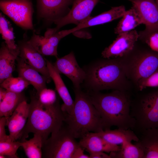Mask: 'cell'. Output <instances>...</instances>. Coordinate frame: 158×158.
<instances>
[{
  "instance_id": "cell-1",
  "label": "cell",
  "mask_w": 158,
  "mask_h": 158,
  "mask_svg": "<svg viewBox=\"0 0 158 158\" xmlns=\"http://www.w3.org/2000/svg\"><path fill=\"white\" fill-rule=\"evenodd\" d=\"M86 92L100 114L105 130L113 126L118 129L133 130L135 122L130 114L131 100L127 92L115 90L103 93L86 90Z\"/></svg>"
},
{
  "instance_id": "cell-2",
  "label": "cell",
  "mask_w": 158,
  "mask_h": 158,
  "mask_svg": "<svg viewBox=\"0 0 158 158\" xmlns=\"http://www.w3.org/2000/svg\"><path fill=\"white\" fill-rule=\"evenodd\" d=\"M83 68L86 76L83 83L86 90L127 92L130 88L131 82L118 58L96 61Z\"/></svg>"
},
{
  "instance_id": "cell-3",
  "label": "cell",
  "mask_w": 158,
  "mask_h": 158,
  "mask_svg": "<svg viewBox=\"0 0 158 158\" xmlns=\"http://www.w3.org/2000/svg\"><path fill=\"white\" fill-rule=\"evenodd\" d=\"M28 116L18 141L22 142L32 133L41 135L43 143L50 133L56 131L64 122L65 116L59 100L54 104L46 105L41 103L35 94L32 95Z\"/></svg>"
},
{
  "instance_id": "cell-4",
  "label": "cell",
  "mask_w": 158,
  "mask_h": 158,
  "mask_svg": "<svg viewBox=\"0 0 158 158\" xmlns=\"http://www.w3.org/2000/svg\"><path fill=\"white\" fill-rule=\"evenodd\" d=\"M75 99L70 114L64 112V122L76 138L80 139L90 132L105 130L102 120L86 92L81 87L74 88Z\"/></svg>"
},
{
  "instance_id": "cell-5",
  "label": "cell",
  "mask_w": 158,
  "mask_h": 158,
  "mask_svg": "<svg viewBox=\"0 0 158 158\" xmlns=\"http://www.w3.org/2000/svg\"><path fill=\"white\" fill-rule=\"evenodd\" d=\"M135 47L126 55L118 58L128 79L136 85L158 71V52L150 49L135 50Z\"/></svg>"
},
{
  "instance_id": "cell-6",
  "label": "cell",
  "mask_w": 158,
  "mask_h": 158,
  "mask_svg": "<svg viewBox=\"0 0 158 158\" xmlns=\"http://www.w3.org/2000/svg\"><path fill=\"white\" fill-rule=\"evenodd\" d=\"M130 114L135 122L133 130L137 133L158 128V87L140 93L131 100Z\"/></svg>"
},
{
  "instance_id": "cell-7",
  "label": "cell",
  "mask_w": 158,
  "mask_h": 158,
  "mask_svg": "<svg viewBox=\"0 0 158 158\" xmlns=\"http://www.w3.org/2000/svg\"><path fill=\"white\" fill-rule=\"evenodd\" d=\"M75 139L64 122L43 143L42 158H72L80 146Z\"/></svg>"
},
{
  "instance_id": "cell-8",
  "label": "cell",
  "mask_w": 158,
  "mask_h": 158,
  "mask_svg": "<svg viewBox=\"0 0 158 158\" xmlns=\"http://www.w3.org/2000/svg\"><path fill=\"white\" fill-rule=\"evenodd\" d=\"M0 8L4 14L23 29L34 30V10L31 0H0Z\"/></svg>"
},
{
  "instance_id": "cell-9",
  "label": "cell",
  "mask_w": 158,
  "mask_h": 158,
  "mask_svg": "<svg viewBox=\"0 0 158 158\" xmlns=\"http://www.w3.org/2000/svg\"><path fill=\"white\" fill-rule=\"evenodd\" d=\"M131 2L139 13L145 25L139 39L145 42L152 34L158 32V7L155 0H127Z\"/></svg>"
},
{
  "instance_id": "cell-10",
  "label": "cell",
  "mask_w": 158,
  "mask_h": 158,
  "mask_svg": "<svg viewBox=\"0 0 158 158\" xmlns=\"http://www.w3.org/2000/svg\"><path fill=\"white\" fill-rule=\"evenodd\" d=\"M99 0H73L72 8L63 18L54 23L56 27L49 28L48 30L51 34L59 31L63 26L69 24L77 25L90 17L93 9Z\"/></svg>"
},
{
  "instance_id": "cell-11",
  "label": "cell",
  "mask_w": 158,
  "mask_h": 158,
  "mask_svg": "<svg viewBox=\"0 0 158 158\" xmlns=\"http://www.w3.org/2000/svg\"><path fill=\"white\" fill-rule=\"evenodd\" d=\"M73 0H37V16L39 20L50 24L69 12Z\"/></svg>"
},
{
  "instance_id": "cell-12",
  "label": "cell",
  "mask_w": 158,
  "mask_h": 158,
  "mask_svg": "<svg viewBox=\"0 0 158 158\" xmlns=\"http://www.w3.org/2000/svg\"><path fill=\"white\" fill-rule=\"evenodd\" d=\"M27 34L18 42L20 53L19 56L28 65L38 71L46 78L48 83L52 80L47 66L46 59L28 42Z\"/></svg>"
},
{
  "instance_id": "cell-13",
  "label": "cell",
  "mask_w": 158,
  "mask_h": 158,
  "mask_svg": "<svg viewBox=\"0 0 158 158\" xmlns=\"http://www.w3.org/2000/svg\"><path fill=\"white\" fill-rule=\"evenodd\" d=\"M139 37L135 30L118 35L112 43L102 51V57L109 59L125 56L134 49Z\"/></svg>"
},
{
  "instance_id": "cell-14",
  "label": "cell",
  "mask_w": 158,
  "mask_h": 158,
  "mask_svg": "<svg viewBox=\"0 0 158 158\" xmlns=\"http://www.w3.org/2000/svg\"><path fill=\"white\" fill-rule=\"evenodd\" d=\"M53 64L60 73L64 74L71 81L74 88L81 87L86 78V72L78 65L73 51L63 57L56 58Z\"/></svg>"
},
{
  "instance_id": "cell-15",
  "label": "cell",
  "mask_w": 158,
  "mask_h": 158,
  "mask_svg": "<svg viewBox=\"0 0 158 158\" xmlns=\"http://www.w3.org/2000/svg\"><path fill=\"white\" fill-rule=\"evenodd\" d=\"M30 104L27 100L19 104L12 115L7 117L6 125L8 128L11 140H18L26 123L29 114Z\"/></svg>"
},
{
  "instance_id": "cell-16",
  "label": "cell",
  "mask_w": 158,
  "mask_h": 158,
  "mask_svg": "<svg viewBox=\"0 0 158 158\" xmlns=\"http://www.w3.org/2000/svg\"><path fill=\"white\" fill-rule=\"evenodd\" d=\"M62 38L61 35L58 32L49 37H46L36 34L34 30L28 42L43 56H54L57 58L58 46Z\"/></svg>"
},
{
  "instance_id": "cell-17",
  "label": "cell",
  "mask_w": 158,
  "mask_h": 158,
  "mask_svg": "<svg viewBox=\"0 0 158 158\" xmlns=\"http://www.w3.org/2000/svg\"><path fill=\"white\" fill-rule=\"evenodd\" d=\"M124 6L112 7L109 10L95 17H89L75 27L66 30L68 35L83 28L103 24L121 18L126 11Z\"/></svg>"
},
{
  "instance_id": "cell-18",
  "label": "cell",
  "mask_w": 158,
  "mask_h": 158,
  "mask_svg": "<svg viewBox=\"0 0 158 158\" xmlns=\"http://www.w3.org/2000/svg\"><path fill=\"white\" fill-rule=\"evenodd\" d=\"M20 53L19 48H9L4 42H2L0 49V83L6 78L13 76L15 69V61Z\"/></svg>"
},
{
  "instance_id": "cell-19",
  "label": "cell",
  "mask_w": 158,
  "mask_h": 158,
  "mask_svg": "<svg viewBox=\"0 0 158 158\" xmlns=\"http://www.w3.org/2000/svg\"><path fill=\"white\" fill-rule=\"evenodd\" d=\"M17 71L18 76L28 81L37 91L38 95L43 89L47 88V80L45 77L38 71L28 65L19 56L16 60Z\"/></svg>"
},
{
  "instance_id": "cell-20",
  "label": "cell",
  "mask_w": 158,
  "mask_h": 158,
  "mask_svg": "<svg viewBox=\"0 0 158 158\" xmlns=\"http://www.w3.org/2000/svg\"><path fill=\"white\" fill-rule=\"evenodd\" d=\"M46 60L50 76L54 83L56 90L63 102L61 105V110L64 112L70 114L73 109L74 101L72 99L60 73L51 62L47 59Z\"/></svg>"
},
{
  "instance_id": "cell-21",
  "label": "cell",
  "mask_w": 158,
  "mask_h": 158,
  "mask_svg": "<svg viewBox=\"0 0 158 158\" xmlns=\"http://www.w3.org/2000/svg\"><path fill=\"white\" fill-rule=\"evenodd\" d=\"M140 133L134 144L143 151V158H158V128L147 129Z\"/></svg>"
},
{
  "instance_id": "cell-22",
  "label": "cell",
  "mask_w": 158,
  "mask_h": 158,
  "mask_svg": "<svg viewBox=\"0 0 158 158\" xmlns=\"http://www.w3.org/2000/svg\"><path fill=\"white\" fill-rule=\"evenodd\" d=\"M80 145L89 153L101 152H111L119 150L121 146L107 141L95 133L90 132L80 139Z\"/></svg>"
},
{
  "instance_id": "cell-23",
  "label": "cell",
  "mask_w": 158,
  "mask_h": 158,
  "mask_svg": "<svg viewBox=\"0 0 158 158\" xmlns=\"http://www.w3.org/2000/svg\"><path fill=\"white\" fill-rule=\"evenodd\" d=\"M95 133L109 143L117 145H121L125 140L136 142L139 139L138 136L131 129H108Z\"/></svg>"
},
{
  "instance_id": "cell-24",
  "label": "cell",
  "mask_w": 158,
  "mask_h": 158,
  "mask_svg": "<svg viewBox=\"0 0 158 158\" xmlns=\"http://www.w3.org/2000/svg\"><path fill=\"white\" fill-rule=\"evenodd\" d=\"M121 18L114 30L115 33L118 35L133 30L137 26L143 24L139 13L133 6L126 11Z\"/></svg>"
},
{
  "instance_id": "cell-25",
  "label": "cell",
  "mask_w": 158,
  "mask_h": 158,
  "mask_svg": "<svg viewBox=\"0 0 158 158\" xmlns=\"http://www.w3.org/2000/svg\"><path fill=\"white\" fill-rule=\"evenodd\" d=\"M27 100L24 93H16L6 90L4 98L0 101V116H11L20 104Z\"/></svg>"
},
{
  "instance_id": "cell-26",
  "label": "cell",
  "mask_w": 158,
  "mask_h": 158,
  "mask_svg": "<svg viewBox=\"0 0 158 158\" xmlns=\"http://www.w3.org/2000/svg\"><path fill=\"white\" fill-rule=\"evenodd\" d=\"M43 140L41 135L34 134L33 137L20 142L27 157L29 158H41Z\"/></svg>"
},
{
  "instance_id": "cell-27",
  "label": "cell",
  "mask_w": 158,
  "mask_h": 158,
  "mask_svg": "<svg viewBox=\"0 0 158 158\" xmlns=\"http://www.w3.org/2000/svg\"><path fill=\"white\" fill-rule=\"evenodd\" d=\"M110 153L111 158H143L144 156L143 152L140 147L127 140L121 145L120 150Z\"/></svg>"
},
{
  "instance_id": "cell-28",
  "label": "cell",
  "mask_w": 158,
  "mask_h": 158,
  "mask_svg": "<svg viewBox=\"0 0 158 158\" xmlns=\"http://www.w3.org/2000/svg\"><path fill=\"white\" fill-rule=\"evenodd\" d=\"M0 32L4 42L10 48L15 49L18 47L14 40L13 29L10 22L1 13H0Z\"/></svg>"
},
{
  "instance_id": "cell-29",
  "label": "cell",
  "mask_w": 158,
  "mask_h": 158,
  "mask_svg": "<svg viewBox=\"0 0 158 158\" xmlns=\"http://www.w3.org/2000/svg\"><path fill=\"white\" fill-rule=\"evenodd\" d=\"M30 83L22 77L18 76L8 77L0 83V87L11 92L16 93H20Z\"/></svg>"
},
{
  "instance_id": "cell-30",
  "label": "cell",
  "mask_w": 158,
  "mask_h": 158,
  "mask_svg": "<svg viewBox=\"0 0 158 158\" xmlns=\"http://www.w3.org/2000/svg\"><path fill=\"white\" fill-rule=\"evenodd\" d=\"M21 146L20 142L18 140L0 142V155L8 156L11 158H18L16 154Z\"/></svg>"
},
{
  "instance_id": "cell-31",
  "label": "cell",
  "mask_w": 158,
  "mask_h": 158,
  "mask_svg": "<svg viewBox=\"0 0 158 158\" xmlns=\"http://www.w3.org/2000/svg\"><path fill=\"white\" fill-rule=\"evenodd\" d=\"M36 95L39 101L45 105L52 104L57 100L55 91L47 88L43 89L38 95Z\"/></svg>"
},
{
  "instance_id": "cell-32",
  "label": "cell",
  "mask_w": 158,
  "mask_h": 158,
  "mask_svg": "<svg viewBox=\"0 0 158 158\" xmlns=\"http://www.w3.org/2000/svg\"><path fill=\"white\" fill-rule=\"evenodd\" d=\"M140 91L148 87H158V71L139 81L137 85Z\"/></svg>"
},
{
  "instance_id": "cell-33",
  "label": "cell",
  "mask_w": 158,
  "mask_h": 158,
  "mask_svg": "<svg viewBox=\"0 0 158 158\" xmlns=\"http://www.w3.org/2000/svg\"><path fill=\"white\" fill-rule=\"evenodd\" d=\"M145 43L151 50L158 52V32L151 35Z\"/></svg>"
},
{
  "instance_id": "cell-34",
  "label": "cell",
  "mask_w": 158,
  "mask_h": 158,
  "mask_svg": "<svg viewBox=\"0 0 158 158\" xmlns=\"http://www.w3.org/2000/svg\"><path fill=\"white\" fill-rule=\"evenodd\" d=\"M7 117H1L0 118V142L11 140L9 135H6L5 126Z\"/></svg>"
},
{
  "instance_id": "cell-35",
  "label": "cell",
  "mask_w": 158,
  "mask_h": 158,
  "mask_svg": "<svg viewBox=\"0 0 158 158\" xmlns=\"http://www.w3.org/2000/svg\"><path fill=\"white\" fill-rule=\"evenodd\" d=\"M84 149L80 145L73 155L72 158H90L89 156L84 154Z\"/></svg>"
},
{
  "instance_id": "cell-36",
  "label": "cell",
  "mask_w": 158,
  "mask_h": 158,
  "mask_svg": "<svg viewBox=\"0 0 158 158\" xmlns=\"http://www.w3.org/2000/svg\"><path fill=\"white\" fill-rule=\"evenodd\" d=\"M90 158H111L109 155L101 152H89Z\"/></svg>"
},
{
  "instance_id": "cell-37",
  "label": "cell",
  "mask_w": 158,
  "mask_h": 158,
  "mask_svg": "<svg viewBox=\"0 0 158 158\" xmlns=\"http://www.w3.org/2000/svg\"><path fill=\"white\" fill-rule=\"evenodd\" d=\"M156 3L158 7V0H155Z\"/></svg>"
}]
</instances>
